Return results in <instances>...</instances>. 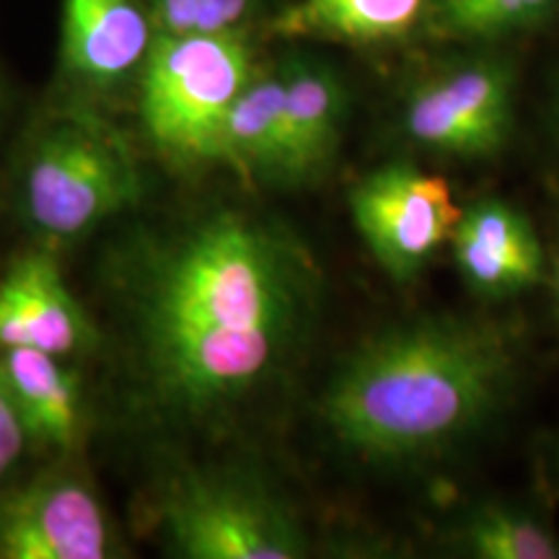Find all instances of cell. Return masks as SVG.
Masks as SVG:
<instances>
[{
	"instance_id": "cell-2",
	"label": "cell",
	"mask_w": 559,
	"mask_h": 559,
	"mask_svg": "<svg viewBox=\"0 0 559 559\" xmlns=\"http://www.w3.org/2000/svg\"><path fill=\"white\" fill-rule=\"evenodd\" d=\"M515 340L487 319H419L362 342L332 376L321 417L342 449L415 464L472 438L515 381Z\"/></svg>"
},
{
	"instance_id": "cell-6",
	"label": "cell",
	"mask_w": 559,
	"mask_h": 559,
	"mask_svg": "<svg viewBox=\"0 0 559 559\" xmlns=\"http://www.w3.org/2000/svg\"><path fill=\"white\" fill-rule=\"evenodd\" d=\"M347 205L360 241L396 285L423 275L464 213L449 181L404 160L366 174Z\"/></svg>"
},
{
	"instance_id": "cell-7",
	"label": "cell",
	"mask_w": 559,
	"mask_h": 559,
	"mask_svg": "<svg viewBox=\"0 0 559 559\" xmlns=\"http://www.w3.org/2000/svg\"><path fill=\"white\" fill-rule=\"evenodd\" d=\"M115 531L94 487L50 469L0 489V559H107Z\"/></svg>"
},
{
	"instance_id": "cell-4",
	"label": "cell",
	"mask_w": 559,
	"mask_h": 559,
	"mask_svg": "<svg viewBox=\"0 0 559 559\" xmlns=\"http://www.w3.org/2000/svg\"><path fill=\"white\" fill-rule=\"evenodd\" d=\"M247 34H153L140 62L138 111L145 138L177 169L218 164L226 115L254 79Z\"/></svg>"
},
{
	"instance_id": "cell-13",
	"label": "cell",
	"mask_w": 559,
	"mask_h": 559,
	"mask_svg": "<svg viewBox=\"0 0 559 559\" xmlns=\"http://www.w3.org/2000/svg\"><path fill=\"white\" fill-rule=\"evenodd\" d=\"M9 389L32 445L66 456L81 438V379L66 358L32 347L0 349Z\"/></svg>"
},
{
	"instance_id": "cell-16",
	"label": "cell",
	"mask_w": 559,
	"mask_h": 559,
	"mask_svg": "<svg viewBox=\"0 0 559 559\" xmlns=\"http://www.w3.org/2000/svg\"><path fill=\"white\" fill-rule=\"evenodd\" d=\"M555 0H428V26L443 39H498L542 24Z\"/></svg>"
},
{
	"instance_id": "cell-18",
	"label": "cell",
	"mask_w": 559,
	"mask_h": 559,
	"mask_svg": "<svg viewBox=\"0 0 559 559\" xmlns=\"http://www.w3.org/2000/svg\"><path fill=\"white\" fill-rule=\"evenodd\" d=\"M257 0H148L153 34L241 29Z\"/></svg>"
},
{
	"instance_id": "cell-12",
	"label": "cell",
	"mask_w": 559,
	"mask_h": 559,
	"mask_svg": "<svg viewBox=\"0 0 559 559\" xmlns=\"http://www.w3.org/2000/svg\"><path fill=\"white\" fill-rule=\"evenodd\" d=\"M293 187L311 185L337 158L345 124V91L330 68L290 60L280 70Z\"/></svg>"
},
{
	"instance_id": "cell-11",
	"label": "cell",
	"mask_w": 559,
	"mask_h": 559,
	"mask_svg": "<svg viewBox=\"0 0 559 559\" xmlns=\"http://www.w3.org/2000/svg\"><path fill=\"white\" fill-rule=\"evenodd\" d=\"M151 41V13L140 0H62V68L83 86L109 88L128 79Z\"/></svg>"
},
{
	"instance_id": "cell-15",
	"label": "cell",
	"mask_w": 559,
	"mask_h": 559,
	"mask_svg": "<svg viewBox=\"0 0 559 559\" xmlns=\"http://www.w3.org/2000/svg\"><path fill=\"white\" fill-rule=\"evenodd\" d=\"M428 0H298L272 21L285 39H324L345 45L396 41L415 29Z\"/></svg>"
},
{
	"instance_id": "cell-1",
	"label": "cell",
	"mask_w": 559,
	"mask_h": 559,
	"mask_svg": "<svg viewBox=\"0 0 559 559\" xmlns=\"http://www.w3.org/2000/svg\"><path fill=\"white\" fill-rule=\"evenodd\" d=\"M321 277L283 223L215 207L145 236L122 300L145 402L202 423L264 386L309 330Z\"/></svg>"
},
{
	"instance_id": "cell-5",
	"label": "cell",
	"mask_w": 559,
	"mask_h": 559,
	"mask_svg": "<svg viewBox=\"0 0 559 559\" xmlns=\"http://www.w3.org/2000/svg\"><path fill=\"white\" fill-rule=\"evenodd\" d=\"M153 528L185 559H298L304 523L275 489L247 472L179 469L153 495Z\"/></svg>"
},
{
	"instance_id": "cell-8",
	"label": "cell",
	"mask_w": 559,
	"mask_h": 559,
	"mask_svg": "<svg viewBox=\"0 0 559 559\" xmlns=\"http://www.w3.org/2000/svg\"><path fill=\"white\" fill-rule=\"evenodd\" d=\"M513 122V79L498 62H469L409 94L404 130L423 148L453 158L498 156Z\"/></svg>"
},
{
	"instance_id": "cell-10",
	"label": "cell",
	"mask_w": 559,
	"mask_h": 559,
	"mask_svg": "<svg viewBox=\"0 0 559 559\" xmlns=\"http://www.w3.org/2000/svg\"><path fill=\"white\" fill-rule=\"evenodd\" d=\"M449 243L459 275L474 296H519L547 275L539 234L519 207L502 200H479L464 207Z\"/></svg>"
},
{
	"instance_id": "cell-14",
	"label": "cell",
	"mask_w": 559,
	"mask_h": 559,
	"mask_svg": "<svg viewBox=\"0 0 559 559\" xmlns=\"http://www.w3.org/2000/svg\"><path fill=\"white\" fill-rule=\"evenodd\" d=\"M218 164L251 181L293 187L280 70L267 75L254 73L230 104L218 138Z\"/></svg>"
},
{
	"instance_id": "cell-20",
	"label": "cell",
	"mask_w": 559,
	"mask_h": 559,
	"mask_svg": "<svg viewBox=\"0 0 559 559\" xmlns=\"http://www.w3.org/2000/svg\"><path fill=\"white\" fill-rule=\"evenodd\" d=\"M551 280H555V288H557V296H559V247L555 251V260H551Z\"/></svg>"
},
{
	"instance_id": "cell-17",
	"label": "cell",
	"mask_w": 559,
	"mask_h": 559,
	"mask_svg": "<svg viewBox=\"0 0 559 559\" xmlns=\"http://www.w3.org/2000/svg\"><path fill=\"white\" fill-rule=\"evenodd\" d=\"M461 547L479 559H557L559 542L521 510L481 506L461 526Z\"/></svg>"
},
{
	"instance_id": "cell-3",
	"label": "cell",
	"mask_w": 559,
	"mask_h": 559,
	"mask_svg": "<svg viewBox=\"0 0 559 559\" xmlns=\"http://www.w3.org/2000/svg\"><path fill=\"white\" fill-rule=\"evenodd\" d=\"M143 198L135 153L88 117H58L32 138L19 171V215L41 247L60 249Z\"/></svg>"
},
{
	"instance_id": "cell-9",
	"label": "cell",
	"mask_w": 559,
	"mask_h": 559,
	"mask_svg": "<svg viewBox=\"0 0 559 559\" xmlns=\"http://www.w3.org/2000/svg\"><path fill=\"white\" fill-rule=\"evenodd\" d=\"M94 319L68 288L55 249L24 251L0 275V349L32 347L75 358L99 347Z\"/></svg>"
},
{
	"instance_id": "cell-19",
	"label": "cell",
	"mask_w": 559,
	"mask_h": 559,
	"mask_svg": "<svg viewBox=\"0 0 559 559\" xmlns=\"http://www.w3.org/2000/svg\"><path fill=\"white\" fill-rule=\"evenodd\" d=\"M29 445L32 443L29 436H26L24 419L19 415V407L9 389V379H5L3 362H0V481L9 477Z\"/></svg>"
}]
</instances>
